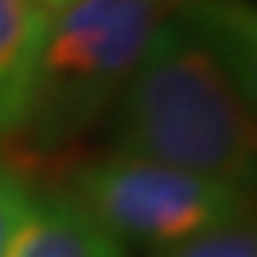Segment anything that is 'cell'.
<instances>
[{
  "label": "cell",
  "mask_w": 257,
  "mask_h": 257,
  "mask_svg": "<svg viewBox=\"0 0 257 257\" xmlns=\"http://www.w3.org/2000/svg\"><path fill=\"white\" fill-rule=\"evenodd\" d=\"M34 4H41L47 13H59V10H65L68 4H75V0H34Z\"/></svg>",
  "instance_id": "ba28073f"
},
{
  "label": "cell",
  "mask_w": 257,
  "mask_h": 257,
  "mask_svg": "<svg viewBox=\"0 0 257 257\" xmlns=\"http://www.w3.org/2000/svg\"><path fill=\"white\" fill-rule=\"evenodd\" d=\"M65 195L121 245L155 251L245 223L251 208L245 186L118 152L81 168Z\"/></svg>",
  "instance_id": "3957f363"
},
{
  "label": "cell",
  "mask_w": 257,
  "mask_h": 257,
  "mask_svg": "<svg viewBox=\"0 0 257 257\" xmlns=\"http://www.w3.org/2000/svg\"><path fill=\"white\" fill-rule=\"evenodd\" d=\"M31 195L34 192L25 186V180L0 164V257H7L13 235L31 205Z\"/></svg>",
  "instance_id": "52a82bcc"
},
{
  "label": "cell",
  "mask_w": 257,
  "mask_h": 257,
  "mask_svg": "<svg viewBox=\"0 0 257 257\" xmlns=\"http://www.w3.org/2000/svg\"><path fill=\"white\" fill-rule=\"evenodd\" d=\"M174 0H75L50 13L22 137L34 149L78 140L115 105Z\"/></svg>",
  "instance_id": "7a4b0ae2"
},
{
  "label": "cell",
  "mask_w": 257,
  "mask_h": 257,
  "mask_svg": "<svg viewBox=\"0 0 257 257\" xmlns=\"http://www.w3.org/2000/svg\"><path fill=\"white\" fill-rule=\"evenodd\" d=\"M47 22L34 0H0V140L22 137Z\"/></svg>",
  "instance_id": "5b68a950"
},
{
  "label": "cell",
  "mask_w": 257,
  "mask_h": 257,
  "mask_svg": "<svg viewBox=\"0 0 257 257\" xmlns=\"http://www.w3.org/2000/svg\"><path fill=\"white\" fill-rule=\"evenodd\" d=\"M155 257H257V238L251 226L235 223V226L192 235L171 248H161L155 251Z\"/></svg>",
  "instance_id": "8992f818"
},
{
  "label": "cell",
  "mask_w": 257,
  "mask_h": 257,
  "mask_svg": "<svg viewBox=\"0 0 257 257\" xmlns=\"http://www.w3.org/2000/svg\"><path fill=\"white\" fill-rule=\"evenodd\" d=\"M7 257H127L112 232H105L65 192L31 195Z\"/></svg>",
  "instance_id": "277c9868"
},
{
  "label": "cell",
  "mask_w": 257,
  "mask_h": 257,
  "mask_svg": "<svg viewBox=\"0 0 257 257\" xmlns=\"http://www.w3.org/2000/svg\"><path fill=\"white\" fill-rule=\"evenodd\" d=\"M254 90V7L174 0L115 99V152L251 189Z\"/></svg>",
  "instance_id": "6da1fadb"
}]
</instances>
